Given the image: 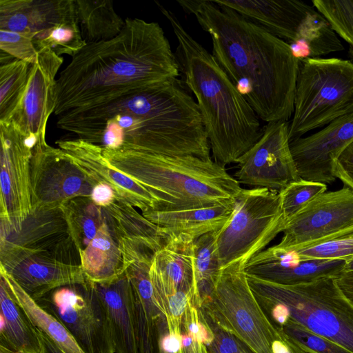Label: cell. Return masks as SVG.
Listing matches in <instances>:
<instances>
[{
    "mask_svg": "<svg viewBox=\"0 0 353 353\" xmlns=\"http://www.w3.org/2000/svg\"><path fill=\"white\" fill-rule=\"evenodd\" d=\"M57 117L59 128L104 149L211 158L199 106L178 78Z\"/></svg>",
    "mask_w": 353,
    "mask_h": 353,
    "instance_id": "obj_1",
    "label": "cell"
},
{
    "mask_svg": "<svg viewBox=\"0 0 353 353\" xmlns=\"http://www.w3.org/2000/svg\"><path fill=\"white\" fill-rule=\"evenodd\" d=\"M125 21L119 35L86 43L61 71L55 116L88 110L180 75L159 23L138 18Z\"/></svg>",
    "mask_w": 353,
    "mask_h": 353,
    "instance_id": "obj_2",
    "label": "cell"
},
{
    "mask_svg": "<svg viewBox=\"0 0 353 353\" xmlns=\"http://www.w3.org/2000/svg\"><path fill=\"white\" fill-rule=\"evenodd\" d=\"M207 32L212 55L234 84L249 81L246 99L263 121H288L294 112L299 61L289 44L234 10L208 0H178Z\"/></svg>",
    "mask_w": 353,
    "mask_h": 353,
    "instance_id": "obj_3",
    "label": "cell"
},
{
    "mask_svg": "<svg viewBox=\"0 0 353 353\" xmlns=\"http://www.w3.org/2000/svg\"><path fill=\"white\" fill-rule=\"evenodd\" d=\"M176 36V57L184 84L194 94L214 161L237 163L262 137L259 117L214 56L183 28L176 16L155 1Z\"/></svg>",
    "mask_w": 353,
    "mask_h": 353,
    "instance_id": "obj_4",
    "label": "cell"
},
{
    "mask_svg": "<svg viewBox=\"0 0 353 353\" xmlns=\"http://www.w3.org/2000/svg\"><path fill=\"white\" fill-rule=\"evenodd\" d=\"M102 152L112 165L154 196L159 211L201 208L233 201L242 189L224 166L212 158L104 148Z\"/></svg>",
    "mask_w": 353,
    "mask_h": 353,
    "instance_id": "obj_5",
    "label": "cell"
},
{
    "mask_svg": "<svg viewBox=\"0 0 353 353\" xmlns=\"http://www.w3.org/2000/svg\"><path fill=\"white\" fill-rule=\"evenodd\" d=\"M247 277L262 308L281 305L288 319L353 352V305L335 278L283 285L249 274Z\"/></svg>",
    "mask_w": 353,
    "mask_h": 353,
    "instance_id": "obj_6",
    "label": "cell"
},
{
    "mask_svg": "<svg viewBox=\"0 0 353 353\" xmlns=\"http://www.w3.org/2000/svg\"><path fill=\"white\" fill-rule=\"evenodd\" d=\"M299 61L290 141L353 112V61L321 57Z\"/></svg>",
    "mask_w": 353,
    "mask_h": 353,
    "instance_id": "obj_7",
    "label": "cell"
},
{
    "mask_svg": "<svg viewBox=\"0 0 353 353\" xmlns=\"http://www.w3.org/2000/svg\"><path fill=\"white\" fill-rule=\"evenodd\" d=\"M199 309L255 353H272L273 342L283 339L256 299L239 263L221 270L212 291L201 301Z\"/></svg>",
    "mask_w": 353,
    "mask_h": 353,
    "instance_id": "obj_8",
    "label": "cell"
},
{
    "mask_svg": "<svg viewBox=\"0 0 353 353\" xmlns=\"http://www.w3.org/2000/svg\"><path fill=\"white\" fill-rule=\"evenodd\" d=\"M286 223L279 192L263 188H242L232 216L216 233L221 270L237 263L245 268L283 232Z\"/></svg>",
    "mask_w": 353,
    "mask_h": 353,
    "instance_id": "obj_9",
    "label": "cell"
},
{
    "mask_svg": "<svg viewBox=\"0 0 353 353\" xmlns=\"http://www.w3.org/2000/svg\"><path fill=\"white\" fill-rule=\"evenodd\" d=\"M0 30L31 37L37 50L73 57L86 43L77 22L74 0H0Z\"/></svg>",
    "mask_w": 353,
    "mask_h": 353,
    "instance_id": "obj_10",
    "label": "cell"
},
{
    "mask_svg": "<svg viewBox=\"0 0 353 353\" xmlns=\"http://www.w3.org/2000/svg\"><path fill=\"white\" fill-rule=\"evenodd\" d=\"M0 133L1 225L17 226L32 211L30 163L37 141L12 121L0 122Z\"/></svg>",
    "mask_w": 353,
    "mask_h": 353,
    "instance_id": "obj_11",
    "label": "cell"
},
{
    "mask_svg": "<svg viewBox=\"0 0 353 353\" xmlns=\"http://www.w3.org/2000/svg\"><path fill=\"white\" fill-rule=\"evenodd\" d=\"M30 183L32 211L54 210L72 199L90 197L94 187L65 153L46 139L33 149Z\"/></svg>",
    "mask_w": 353,
    "mask_h": 353,
    "instance_id": "obj_12",
    "label": "cell"
},
{
    "mask_svg": "<svg viewBox=\"0 0 353 353\" xmlns=\"http://www.w3.org/2000/svg\"><path fill=\"white\" fill-rule=\"evenodd\" d=\"M37 302L64 325L85 353H114L92 283L57 288Z\"/></svg>",
    "mask_w": 353,
    "mask_h": 353,
    "instance_id": "obj_13",
    "label": "cell"
},
{
    "mask_svg": "<svg viewBox=\"0 0 353 353\" xmlns=\"http://www.w3.org/2000/svg\"><path fill=\"white\" fill-rule=\"evenodd\" d=\"M290 143L288 121L268 123L261 139L238 160L235 179L280 192L300 179Z\"/></svg>",
    "mask_w": 353,
    "mask_h": 353,
    "instance_id": "obj_14",
    "label": "cell"
},
{
    "mask_svg": "<svg viewBox=\"0 0 353 353\" xmlns=\"http://www.w3.org/2000/svg\"><path fill=\"white\" fill-rule=\"evenodd\" d=\"M319 194L288 220L277 244L283 248L315 243L353 226V188L346 183Z\"/></svg>",
    "mask_w": 353,
    "mask_h": 353,
    "instance_id": "obj_15",
    "label": "cell"
},
{
    "mask_svg": "<svg viewBox=\"0 0 353 353\" xmlns=\"http://www.w3.org/2000/svg\"><path fill=\"white\" fill-rule=\"evenodd\" d=\"M1 270L10 275L35 301L52 291L88 283L80 265L60 261L32 249L1 243Z\"/></svg>",
    "mask_w": 353,
    "mask_h": 353,
    "instance_id": "obj_16",
    "label": "cell"
},
{
    "mask_svg": "<svg viewBox=\"0 0 353 353\" xmlns=\"http://www.w3.org/2000/svg\"><path fill=\"white\" fill-rule=\"evenodd\" d=\"M352 141L353 112L315 133L291 141L299 177L326 185L335 181L333 162Z\"/></svg>",
    "mask_w": 353,
    "mask_h": 353,
    "instance_id": "obj_17",
    "label": "cell"
},
{
    "mask_svg": "<svg viewBox=\"0 0 353 353\" xmlns=\"http://www.w3.org/2000/svg\"><path fill=\"white\" fill-rule=\"evenodd\" d=\"M63 58L52 50H38L30 65L28 85L21 103L11 121L26 136L37 142L46 139L48 120L56 107V75Z\"/></svg>",
    "mask_w": 353,
    "mask_h": 353,
    "instance_id": "obj_18",
    "label": "cell"
},
{
    "mask_svg": "<svg viewBox=\"0 0 353 353\" xmlns=\"http://www.w3.org/2000/svg\"><path fill=\"white\" fill-rule=\"evenodd\" d=\"M1 243L41 251L63 263L80 265L79 252L60 208L32 211L17 226L1 225Z\"/></svg>",
    "mask_w": 353,
    "mask_h": 353,
    "instance_id": "obj_19",
    "label": "cell"
},
{
    "mask_svg": "<svg viewBox=\"0 0 353 353\" xmlns=\"http://www.w3.org/2000/svg\"><path fill=\"white\" fill-rule=\"evenodd\" d=\"M57 144L94 186L103 183L114 190L116 199L139 208L142 213L158 208V201L142 184L112 165L102 148L79 139L57 141Z\"/></svg>",
    "mask_w": 353,
    "mask_h": 353,
    "instance_id": "obj_20",
    "label": "cell"
},
{
    "mask_svg": "<svg viewBox=\"0 0 353 353\" xmlns=\"http://www.w3.org/2000/svg\"><path fill=\"white\" fill-rule=\"evenodd\" d=\"M345 259H310L277 244L255 255L245 265L247 274L283 285H295L325 277H338Z\"/></svg>",
    "mask_w": 353,
    "mask_h": 353,
    "instance_id": "obj_21",
    "label": "cell"
},
{
    "mask_svg": "<svg viewBox=\"0 0 353 353\" xmlns=\"http://www.w3.org/2000/svg\"><path fill=\"white\" fill-rule=\"evenodd\" d=\"M100 300L114 353H139L134 290L125 273L111 282L92 283Z\"/></svg>",
    "mask_w": 353,
    "mask_h": 353,
    "instance_id": "obj_22",
    "label": "cell"
},
{
    "mask_svg": "<svg viewBox=\"0 0 353 353\" xmlns=\"http://www.w3.org/2000/svg\"><path fill=\"white\" fill-rule=\"evenodd\" d=\"M288 43L294 41L306 16L314 8L299 0H214Z\"/></svg>",
    "mask_w": 353,
    "mask_h": 353,
    "instance_id": "obj_23",
    "label": "cell"
},
{
    "mask_svg": "<svg viewBox=\"0 0 353 353\" xmlns=\"http://www.w3.org/2000/svg\"><path fill=\"white\" fill-rule=\"evenodd\" d=\"M235 206V200L216 205L178 210H152L142 213L163 232L185 234L194 241L200 236L219 230L228 222Z\"/></svg>",
    "mask_w": 353,
    "mask_h": 353,
    "instance_id": "obj_24",
    "label": "cell"
},
{
    "mask_svg": "<svg viewBox=\"0 0 353 353\" xmlns=\"http://www.w3.org/2000/svg\"><path fill=\"white\" fill-rule=\"evenodd\" d=\"M194 240L185 234H170L154 253L152 263L165 283L178 291L194 293L199 299L194 270Z\"/></svg>",
    "mask_w": 353,
    "mask_h": 353,
    "instance_id": "obj_25",
    "label": "cell"
},
{
    "mask_svg": "<svg viewBox=\"0 0 353 353\" xmlns=\"http://www.w3.org/2000/svg\"><path fill=\"white\" fill-rule=\"evenodd\" d=\"M0 345L17 353H44L37 328L0 279Z\"/></svg>",
    "mask_w": 353,
    "mask_h": 353,
    "instance_id": "obj_26",
    "label": "cell"
},
{
    "mask_svg": "<svg viewBox=\"0 0 353 353\" xmlns=\"http://www.w3.org/2000/svg\"><path fill=\"white\" fill-rule=\"evenodd\" d=\"M130 204L115 199L103 208L108 221L118 237L145 248L153 254L160 250L168 236L156 224Z\"/></svg>",
    "mask_w": 353,
    "mask_h": 353,
    "instance_id": "obj_27",
    "label": "cell"
},
{
    "mask_svg": "<svg viewBox=\"0 0 353 353\" xmlns=\"http://www.w3.org/2000/svg\"><path fill=\"white\" fill-rule=\"evenodd\" d=\"M288 44L298 60L317 58L344 49L329 21L315 8L303 20L296 39Z\"/></svg>",
    "mask_w": 353,
    "mask_h": 353,
    "instance_id": "obj_28",
    "label": "cell"
},
{
    "mask_svg": "<svg viewBox=\"0 0 353 353\" xmlns=\"http://www.w3.org/2000/svg\"><path fill=\"white\" fill-rule=\"evenodd\" d=\"M77 22L83 39L88 43L106 41L123 30L125 21L107 0H74Z\"/></svg>",
    "mask_w": 353,
    "mask_h": 353,
    "instance_id": "obj_29",
    "label": "cell"
},
{
    "mask_svg": "<svg viewBox=\"0 0 353 353\" xmlns=\"http://www.w3.org/2000/svg\"><path fill=\"white\" fill-rule=\"evenodd\" d=\"M0 274L14 300L38 330L49 336L65 353H85L59 320L42 308L10 275L2 270Z\"/></svg>",
    "mask_w": 353,
    "mask_h": 353,
    "instance_id": "obj_30",
    "label": "cell"
},
{
    "mask_svg": "<svg viewBox=\"0 0 353 353\" xmlns=\"http://www.w3.org/2000/svg\"><path fill=\"white\" fill-rule=\"evenodd\" d=\"M155 304L165 319L170 334H181L182 319L192 298L196 300L198 308L200 301L194 293L178 291L164 281L152 263L150 270Z\"/></svg>",
    "mask_w": 353,
    "mask_h": 353,
    "instance_id": "obj_31",
    "label": "cell"
},
{
    "mask_svg": "<svg viewBox=\"0 0 353 353\" xmlns=\"http://www.w3.org/2000/svg\"><path fill=\"white\" fill-rule=\"evenodd\" d=\"M30 64L15 59L0 65V122L11 121L26 92Z\"/></svg>",
    "mask_w": 353,
    "mask_h": 353,
    "instance_id": "obj_32",
    "label": "cell"
},
{
    "mask_svg": "<svg viewBox=\"0 0 353 353\" xmlns=\"http://www.w3.org/2000/svg\"><path fill=\"white\" fill-rule=\"evenodd\" d=\"M217 231L205 234L194 242L195 277L201 304L212 291L221 270L216 248Z\"/></svg>",
    "mask_w": 353,
    "mask_h": 353,
    "instance_id": "obj_33",
    "label": "cell"
},
{
    "mask_svg": "<svg viewBox=\"0 0 353 353\" xmlns=\"http://www.w3.org/2000/svg\"><path fill=\"white\" fill-rule=\"evenodd\" d=\"M288 248L305 259L347 261L353 257V226L315 243Z\"/></svg>",
    "mask_w": 353,
    "mask_h": 353,
    "instance_id": "obj_34",
    "label": "cell"
},
{
    "mask_svg": "<svg viewBox=\"0 0 353 353\" xmlns=\"http://www.w3.org/2000/svg\"><path fill=\"white\" fill-rule=\"evenodd\" d=\"M312 3L347 43L349 57L353 61V0H313Z\"/></svg>",
    "mask_w": 353,
    "mask_h": 353,
    "instance_id": "obj_35",
    "label": "cell"
},
{
    "mask_svg": "<svg viewBox=\"0 0 353 353\" xmlns=\"http://www.w3.org/2000/svg\"><path fill=\"white\" fill-rule=\"evenodd\" d=\"M325 183L300 178L280 192L282 210L287 221L319 194L327 191Z\"/></svg>",
    "mask_w": 353,
    "mask_h": 353,
    "instance_id": "obj_36",
    "label": "cell"
},
{
    "mask_svg": "<svg viewBox=\"0 0 353 353\" xmlns=\"http://www.w3.org/2000/svg\"><path fill=\"white\" fill-rule=\"evenodd\" d=\"M278 329L310 353H353L343 346L310 331L290 319Z\"/></svg>",
    "mask_w": 353,
    "mask_h": 353,
    "instance_id": "obj_37",
    "label": "cell"
},
{
    "mask_svg": "<svg viewBox=\"0 0 353 353\" xmlns=\"http://www.w3.org/2000/svg\"><path fill=\"white\" fill-rule=\"evenodd\" d=\"M0 50L30 65L37 60L38 50L32 39L23 34L0 30Z\"/></svg>",
    "mask_w": 353,
    "mask_h": 353,
    "instance_id": "obj_38",
    "label": "cell"
},
{
    "mask_svg": "<svg viewBox=\"0 0 353 353\" xmlns=\"http://www.w3.org/2000/svg\"><path fill=\"white\" fill-rule=\"evenodd\" d=\"M137 328L139 353H159L158 345L159 321L150 319L136 299Z\"/></svg>",
    "mask_w": 353,
    "mask_h": 353,
    "instance_id": "obj_39",
    "label": "cell"
},
{
    "mask_svg": "<svg viewBox=\"0 0 353 353\" xmlns=\"http://www.w3.org/2000/svg\"><path fill=\"white\" fill-rule=\"evenodd\" d=\"M204 318L214 333L213 341L206 345L210 353H255L236 336L220 328L205 316Z\"/></svg>",
    "mask_w": 353,
    "mask_h": 353,
    "instance_id": "obj_40",
    "label": "cell"
},
{
    "mask_svg": "<svg viewBox=\"0 0 353 353\" xmlns=\"http://www.w3.org/2000/svg\"><path fill=\"white\" fill-rule=\"evenodd\" d=\"M332 171L336 179L353 188V141L334 161Z\"/></svg>",
    "mask_w": 353,
    "mask_h": 353,
    "instance_id": "obj_41",
    "label": "cell"
},
{
    "mask_svg": "<svg viewBox=\"0 0 353 353\" xmlns=\"http://www.w3.org/2000/svg\"><path fill=\"white\" fill-rule=\"evenodd\" d=\"M90 198L94 203L103 208L111 204L116 199V196L110 186L100 183L93 187Z\"/></svg>",
    "mask_w": 353,
    "mask_h": 353,
    "instance_id": "obj_42",
    "label": "cell"
},
{
    "mask_svg": "<svg viewBox=\"0 0 353 353\" xmlns=\"http://www.w3.org/2000/svg\"><path fill=\"white\" fill-rule=\"evenodd\" d=\"M182 346L176 353H210L207 346L181 330Z\"/></svg>",
    "mask_w": 353,
    "mask_h": 353,
    "instance_id": "obj_43",
    "label": "cell"
},
{
    "mask_svg": "<svg viewBox=\"0 0 353 353\" xmlns=\"http://www.w3.org/2000/svg\"><path fill=\"white\" fill-rule=\"evenodd\" d=\"M335 280L343 295L353 305V271H343Z\"/></svg>",
    "mask_w": 353,
    "mask_h": 353,
    "instance_id": "obj_44",
    "label": "cell"
},
{
    "mask_svg": "<svg viewBox=\"0 0 353 353\" xmlns=\"http://www.w3.org/2000/svg\"><path fill=\"white\" fill-rule=\"evenodd\" d=\"M38 330V329H37ZM44 353H65L59 346L46 334L38 330Z\"/></svg>",
    "mask_w": 353,
    "mask_h": 353,
    "instance_id": "obj_45",
    "label": "cell"
},
{
    "mask_svg": "<svg viewBox=\"0 0 353 353\" xmlns=\"http://www.w3.org/2000/svg\"><path fill=\"white\" fill-rule=\"evenodd\" d=\"M281 333L283 341L289 348L290 353H310L301 348L294 341L283 334L282 332H281Z\"/></svg>",
    "mask_w": 353,
    "mask_h": 353,
    "instance_id": "obj_46",
    "label": "cell"
},
{
    "mask_svg": "<svg viewBox=\"0 0 353 353\" xmlns=\"http://www.w3.org/2000/svg\"><path fill=\"white\" fill-rule=\"evenodd\" d=\"M344 271H353V257L346 261Z\"/></svg>",
    "mask_w": 353,
    "mask_h": 353,
    "instance_id": "obj_47",
    "label": "cell"
},
{
    "mask_svg": "<svg viewBox=\"0 0 353 353\" xmlns=\"http://www.w3.org/2000/svg\"><path fill=\"white\" fill-rule=\"evenodd\" d=\"M159 353H167L165 352L161 347L159 346Z\"/></svg>",
    "mask_w": 353,
    "mask_h": 353,
    "instance_id": "obj_48",
    "label": "cell"
}]
</instances>
